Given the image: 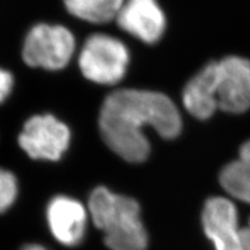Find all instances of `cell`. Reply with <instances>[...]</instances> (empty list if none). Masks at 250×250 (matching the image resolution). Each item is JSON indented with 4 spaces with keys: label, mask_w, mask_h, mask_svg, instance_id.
<instances>
[{
    "label": "cell",
    "mask_w": 250,
    "mask_h": 250,
    "mask_svg": "<svg viewBox=\"0 0 250 250\" xmlns=\"http://www.w3.org/2000/svg\"><path fill=\"white\" fill-rule=\"evenodd\" d=\"M125 0H64L72 15L92 23H105L116 19Z\"/></svg>",
    "instance_id": "7c38bea8"
},
{
    "label": "cell",
    "mask_w": 250,
    "mask_h": 250,
    "mask_svg": "<svg viewBox=\"0 0 250 250\" xmlns=\"http://www.w3.org/2000/svg\"><path fill=\"white\" fill-rule=\"evenodd\" d=\"M241 237L243 250H250V217L248 220V225L241 228Z\"/></svg>",
    "instance_id": "9a60e30c"
},
{
    "label": "cell",
    "mask_w": 250,
    "mask_h": 250,
    "mask_svg": "<svg viewBox=\"0 0 250 250\" xmlns=\"http://www.w3.org/2000/svg\"><path fill=\"white\" fill-rule=\"evenodd\" d=\"M182 101L190 115L208 120L218 107V62L205 65L184 87Z\"/></svg>",
    "instance_id": "30bf717a"
},
{
    "label": "cell",
    "mask_w": 250,
    "mask_h": 250,
    "mask_svg": "<svg viewBox=\"0 0 250 250\" xmlns=\"http://www.w3.org/2000/svg\"><path fill=\"white\" fill-rule=\"evenodd\" d=\"M130 62L126 45L114 36L94 34L79 55V67L87 79L99 85H115L123 79Z\"/></svg>",
    "instance_id": "3957f363"
},
{
    "label": "cell",
    "mask_w": 250,
    "mask_h": 250,
    "mask_svg": "<svg viewBox=\"0 0 250 250\" xmlns=\"http://www.w3.org/2000/svg\"><path fill=\"white\" fill-rule=\"evenodd\" d=\"M74 49L76 40L67 28L40 23L24 40L22 58L28 66L56 71L70 62Z\"/></svg>",
    "instance_id": "277c9868"
},
{
    "label": "cell",
    "mask_w": 250,
    "mask_h": 250,
    "mask_svg": "<svg viewBox=\"0 0 250 250\" xmlns=\"http://www.w3.org/2000/svg\"><path fill=\"white\" fill-rule=\"evenodd\" d=\"M18 180L14 174L0 168V214L14 204L18 197Z\"/></svg>",
    "instance_id": "4fadbf2b"
},
{
    "label": "cell",
    "mask_w": 250,
    "mask_h": 250,
    "mask_svg": "<svg viewBox=\"0 0 250 250\" xmlns=\"http://www.w3.org/2000/svg\"><path fill=\"white\" fill-rule=\"evenodd\" d=\"M21 250H48V249H45L44 247H42V246H40V245H35V243H30V245L24 246Z\"/></svg>",
    "instance_id": "2e32d148"
},
{
    "label": "cell",
    "mask_w": 250,
    "mask_h": 250,
    "mask_svg": "<svg viewBox=\"0 0 250 250\" xmlns=\"http://www.w3.org/2000/svg\"><path fill=\"white\" fill-rule=\"evenodd\" d=\"M116 21L121 29L147 44L158 42L166 29V17L156 0H125Z\"/></svg>",
    "instance_id": "ba28073f"
},
{
    "label": "cell",
    "mask_w": 250,
    "mask_h": 250,
    "mask_svg": "<svg viewBox=\"0 0 250 250\" xmlns=\"http://www.w3.org/2000/svg\"><path fill=\"white\" fill-rule=\"evenodd\" d=\"M100 132L108 147L124 160L138 164L149 154L144 129L151 126L162 138L173 139L182 130L179 109L167 95L151 90L120 89L103 102Z\"/></svg>",
    "instance_id": "6da1fadb"
},
{
    "label": "cell",
    "mask_w": 250,
    "mask_h": 250,
    "mask_svg": "<svg viewBox=\"0 0 250 250\" xmlns=\"http://www.w3.org/2000/svg\"><path fill=\"white\" fill-rule=\"evenodd\" d=\"M90 217L95 226L104 233V242L110 250H146V233L138 202L118 195L104 187L90 193Z\"/></svg>",
    "instance_id": "7a4b0ae2"
},
{
    "label": "cell",
    "mask_w": 250,
    "mask_h": 250,
    "mask_svg": "<svg viewBox=\"0 0 250 250\" xmlns=\"http://www.w3.org/2000/svg\"><path fill=\"white\" fill-rule=\"evenodd\" d=\"M218 107L229 114L250 109V61L228 56L218 62Z\"/></svg>",
    "instance_id": "8992f818"
},
{
    "label": "cell",
    "mask_w": 250,
    "mask_h": 250,
    "mask_svg": "<svg viewBox=\"0 0 250 250\" xmlns=\"http://www.w3.org/2000/svg\"><path fill=\"white\" fill-rule=\"evenodd\" d=\"M46 220L51 234L59 243L76 247L86 234L87 212L79 201L68 196H56L46 208Z\"/></svg>",
    "instance_id": "9c48e42d"
},
{
    "label": "cell",
    "mask_w": 250,
    "mask_h": 250,
    "mask_svg": "<svg viewBox=\"0 0 250 250\" xmlns=\"http://www.w3.org/2000/svg\"><path fill=\"white\" fill-rule=\"evenodd\" d=\"M68 127L52 115L29 118L19 136V145L35 160L58 161L70 145Z\"/></svg>",
    "instance_id": "5b68a950"
},
{
    "label": "cell",
    "mask_w": 250,
    "mask_h": 250,
    "mask_svg": "<svg viewBox=\"0 0 250 250\" xmlns=\"http://www.w3.org/2000/svg\"><path fill=\"white\" fill-rule=\"evenodd\" d=\"M205 235L215 250H243L236 206L225 197H211L202 213Z\"/></svg>",
    "instance_id": "52a82bcc"
},
{
    "label": "cell",
    "mask_w": 250,
    "mask_h": 250,
    "mask_svg": "<svg viewBox=\"0 0 250 250\" xmlns=\"http://www.w3.org/2000/svg\"><path fill=\"white\" fill-rule=\"evenodd\" d=\"M219 179L225 191L250 204V140L240 148L239 158L225 166Z\"/></svg>",
    "instance_id": "8fae6325"
},
{
    "label": "cell",
    "mask_w": 250,
    "mask_h": 250,
    "mask_svg": "<svg viewBox=\"0 0 250 250\" xmlns=\"http://www.w3.org/2000/svg\"><path fill=\"white\" fill-rule=\"evenodd\" d=\"M14 79L11 72L0 68V103L5 102L12 92Z\"/></svg>",
    "instance_id": "5bb4252c"
}]
</instances>
